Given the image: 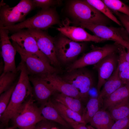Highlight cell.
I'll list each match as a JSON object with an SVG mask.
<instances>
[{
    "label": "cell",
    "mask_w": 129,
    "mask_h": 129,
    "mask_svg": "<svg viewBox=\"0 0 129 129\" xmlns=\"http://www.w3.org/2000/svg\"><path fill=\"white\" fill-rule=\"evenodd\" d=\"M17 69L20 72L18 82L13 92L11 100L5 111L0 117L5 125L18 110L27 97L33 95L32 88L30 83L29 74L24 63L21 61Z\"/></svg>",
    "instance_id": "cell-1"
},
{
    "label": "cell",
    "mask_w": 129,
    "mask_h": 129,
    "mask_svg": "<svg viewBox=\"0 0 129 129\" xmlns=\"http://www.w3.org/2000/svg\"><path fill=\"white\" fill-rule=\"evenodd\" d=\"M61 24L57 13L54 8L42 9L33 16L17 24L0 28L15 33L25 28L46 29L55 24Z\"/></svg>",
    "instance_id": "cell-2"
},
{
    "label": "cell",
    "mask_w": 129,
    "mask_h": 129,
    "mask_svg": "<svg viewBox=\"0 0 129 129\" xmlns=\"http://www.w3.org/2000/svg\"><path fill=\"white\" fill-rule=\"evenodd\" d=\"M33 95L29 97L11 119L18 129H33L39 122L46 120L42 115V107L34 103Z\"/></svg>",
    "instance_id": "cell-3"
},
{
    "label": "cell",
    "mask_w": 129,
    "mask_h": 129,
    "mask_svg": "<svg viewBox=\"0 0 129 129\" xmlns=\"http://www.w3.org/2000/svg\"><path fill=\"white\" fill-rule=\"evenodd\" d=\"M69 12L75 22L107 25L109 19L86 2V0L72 1Z\"/></svg>",
    "instance_id": "cell-4"
},
{
    "label": "cell",
    "mask_w": 129,
    "mask_h": 129,
    "mask_svg": "<svg viewBox=\"0 0 129 129\" xmlns=\"http://www.w3.org/2000/svg\"><path fill=\"white\" fill-rule=\"evenodd\" d=\"M75 25L88 29L95 35L106 40H112L126 48L129 47V35L123 27H117L107 25L74 22Z\"/></svg>",
    "instance_id": "cell-5"
},
{
    "label": "cell",
    "mask_w": 129,
    "mask_h": 129,
    "mask_svg": "<svg viewBox=\"0 0 129 129\" xmlns=\"http://www.w3.org/2000/svg\"><path fill=\"white\" fill-rule=\"evenodd\" d=\"M0 4V27H5L24 21L27 15L35 7L32 0H21L10 7L3 2Z\"/></svg>",
    "instance_id": "cell-6"
},
{
    "label": "cell",
    "mask_w": 129,
    "mask_h": 129,
    "mask_svg": "<svg viewBox=\"0 0 129 129\" xmlns=\"http://www.w3.org/2000/svg\"><path fill=\"white\" fill-rule=\"evenodd\" d=\"M118 44L115 42L113 44H106L102 47L92 45L91 50L71 64L68 68V71L89 65H94L106 56L117 52Z\"/></svg>",
    "instance_id": "cell-7"
},
{
    "label": "cell",
    "mask_w": 129,
    "mask_h": 129,
    "mask_svg": "<svg viewBox=\"0 0 129 129\" xmlns=\"http://www.w3.org/2000/svg\"><path fill=\"white\" fill-rule=\"evenodd\" d=\"M12 44L19 54L29 75L56 73L58 70L50 64L47 63L37 55L27 52L21 48L15 42Z\"/></svg>",
    "instance_id": "cell-8"
},
{
    "label": "cell",
    "mask_w": 129,
    "mask_h": 129,
    "mask_svg": "<svg viewBox=\"0 0 129 129\" xmlns=\"http://www.w3.org/2000/svg\"><path fill=\"white\" fill-rule=\"evenodd\" d=\"M62 34L57 38H54L55 51L59 61L66 63L74 60L81 53L84 49L85 45Z\"/></svg>",
    "instance_id": "cell-9"
},
{
    "label": "cell",
    "mask_w": 129,
    "mask_h": 129,
    "mask_svg": "<svg viewBox=\"0 0 129 129\" xmlns=\"http://www.w3.org/2000/svg\"><path fill=\"white\" fill-rule=\"evenodd\" d=\"M27 30L34 38L39 49L47 58L51 64L54 66H58L59 62L56 54L54 38L40 29H28Z\"/></svg>",
    "instance_id": "cell-10"
},
{
    "label": "cell",
    "mask_w": 129,
    "mask_h": 129,
    "mask_svg": "<svg viewBox=\"0 0 129 129\" xmlns=\"http://www.w3.org/2000/svg\"><path fill=\"white\" fill-rule=\"evenodd\" d=\"M62 79L72 85L79 91L81 99H86L88 92L92 86V78L91 74L83 68L71 71L65 75Z\"/></svg>",
    "instance_id": "cell-11"
},
{
    "label": "cell",
    "mask_w": 129,
    "mask_h": 129,
    "mask_svg": "<svg viewBox=\"0 0 129 129\" xmlns=\"http://www.w3.org/2000/svg\"><path fill=\"white\" fill-rule=\"evenodd\" d=\"M7 29L0 28V44L1 54L4 63V68L2 73L16 72L15 57L17 51L10 41Z\"/></svg>",
    "instance_id": "cell-12"
},
{
    "label": "cell",
    "mask_w": 129,
    "mask_h": 129,
    "mask_svg": "<svg viewBox=\"0 0 129 129\" xmlns=\"http://www.w3.org/2000/svg\"><path fill=\"white\" fill-rule=\"evenodd\" d=\"M118 59V55L117 52L106 56L94 65L93 68L97 71L98 73L97 88L99 93L101 87L116 69Z\"/></svg>",
    "instance_id": "cell-13"
},
{
    "label": "cell",
    "mask_w": 129,
    "mask_h": 129,
    "mask_svg": "<svg viewBox=\"0 0 129 129\" xmlns=\"http://www.w3.org/2000/svg\"><path fill=\"white\" fill-rule=\"evenodd\" d=\"M9 38L16 42L23 50L37 55L50 64L47 58L39 49L34 38L27 29H23L14 33L9 37Z\"/></svg>",
    "instance_id": "cell-14"
},
{
    "label": "cell",
    "mask_w": 129,
    "mask_h": 129,
    "mask_svg": "<svg viewBox=\"0 0 129 129\" xmlns=\"http://www.w3.org/2000/svg\"><path fill=\"white\" fill-rule=\"evenodd\" d=\"M29 78L33 86V97L41 105L46 103L57 92L49 82L37 75H29Z\"/></svg>",
    "instance_id": "cell-15"
},
{
    "label": "cell",
    "mask_w": 129,
    "mask_h": 129,
    "mask_svg": "<svg viewBox=\"0 0 129 129\" xmlns=\"http://www.w3.org/2000/svg\"><path fill=\"white\" fill-rule=\"evenodd\" d=\"M61 34L71 40L79 42L92 41L100 43L105 41V40L95 35H91L80 27L69 26L64 25L56 28Z\"/></svg>",
    "instance_id": "cell-16"
},
{
    "label": "cell",
    "mask_w": 129,
    "mask_h": 129,
    "mask_svg": "<svg viewBox=\"0 0 129 129\" xmlns=\"http://www.w3.org/2000/svg\"><path fill=\"white\" fill-rule=\"evenodd\" d=\"M37 75L49 82L57 91L65 95L81 99L79 92L72 85L63 80L56 73Z\"/></svg>",
    "instance_id": "cell-17"
},
{
    "label": "cell",
    "mask_w": 129,
    "mask_h": 129,
    "mask_svg": "<svg viewBox=\"0 0 129 129\" xmlns=\"http://www.w3.org/2000/svg\"><path fill=\"white\" fill-rule=\"evenodd\" d=\"M124 85L118 75V65L112 75L103 85V87L100 91L98 98L103 101L104 99L108 97Z\"/></svg>",
    "instance_id": "cell-18"
},
{
    "label": "cell",
    "mask_w": 129,
    "mask_h": 129,
    "mask_svg": "<svg viewBox=\"0 0 129 129\" xmlns=\"http://www.w3.org/2000/svg\"><path fill=\"white\" fill-rule=\"evenodd\" d=\"M41 106L42 114L46 120L57 122L68 128L71 127L61 117L50 98L46 103Z\"/></svg>",
    "instance_id": "cell-19"
},
{
    "label": "cell",
    "mask_w": 129,
    "mask_h": 129,
    "mask_svg": "<svg viewBox=\"0 0 129 129\" xmlns=\"http://www.w3.org/2000/svg\"><path fill=\"white\" fill-rule=\"evenodd\" d=\"M129 98V83L125 84L104 99L103 109H109L113 106Z\"/></svg>",
    "instance_id": "cell-20"
},
{
    "label": "cell",
    "mask_w": 129,
    "mask_h": 129,
    "mask_svg": "<svg viewBox=\"0 0 129 129\" xmlns=\"http://www.w3.org/2000/svg\"><path fill=\"white\" fill-rule=\"evenodd\" d=\"M114 123L109 113L103 109L99 110L89 122L91 125L97 129H110Z\"/></svg>",
    "instance_id": "cell-21"
},
{
    "label": "cell",
    "mask_w": 129,
    "mask_h": 129,
    "mask_svg": "<svg viewBox=\"0 0 129 129\" xmlns=\"http://www.w3.org/2000/svg\"><path fill=\"white\" fill-rule=\"evenodd\" d=\"M55 101L81 114L82 108L80 100L62 93L55 95Z\"/></svg>",
    "instance_id": "cell-22"
},
{
    "label": "cell",
    "mask_w": 129,
    "mask_h": 129,
    "mask_svg": "<svg viewBox=\"0 0 129 129\" xmlns=\"http://www.w3.org/2000/svg\"><path fill=\"white\" fill-rule=\"evenodd\" d=\"M111 118L114 121L129 115V98L113 106L108 109Z\"/></svg>",
    "instance_id": "cell-23"
},
{
    "label": "cell",
    "mask_w": 129,
    "mask_h": 129,
    "mask_svg": "<svg viewBox=\"0 0 129 129\" xmlns=\"http://www.w3.org/2000/svg\"><path fill=\"white\" fill-rule=\"evenodd\" d=\"M102 101L98 98H90L83 111L82 118L86 124L89 123L93 117L99 110Z\"/></svg>",
    "instance_id": "cell-24"
},
{
    "label": "cell",
    "mask_w": 129,
    "mask_h": 129,
    "mask_svg": "<svg viewBox=\"0 0 129 129\" xmlns=\"http://www.w3.org/2000/svg\"><path fill=\"white\" fill-rule=\"evenodd\" d=\"M52 102L64 119L66 118H69L78 122L86 124L83 120L82 115L81 114L55 100Z\"/></svg>",
    "instance_id": "cell-25"
},
{
    "label": "cell",
    "mask_w": 129,
    "mask_h": 129,
    "mask_svg": "<svg viewBox=\"0 0 129 129\" xmlns=\"http://www.w3.org/2000/svg\"><path fill=\"white\" fill-rule=\"evenodd\" d=\"M86 1L108 18L122 27V25L120 22L114 16L112 11L102 0H86Z\"/></svg>",
    "instance_id": "cell-26"
},
{
    "label": "cell",
    "mask_w": 129,
    "mask_h": 129,
    "mask_svg": "<svg viewBox=\"0 0 129 129\" xmlns=\"http://www.w3.org/2000/svg\"><path fill=\"white\" fill-rule=\"evenodd\" d=\"M8 72L2 73L0 77V94L3 93L13 85L16 79L17 72Z\"/></svg>",
    "instance_id": "cell-27"
},
{
    "label": "cell",
    "mask_w": 129,
    "mask_h": 129,
    "mask_svg": "<svg viewBox=\"0 0 129 129\" xmlns=\"http://www.w3.org/2000/svg\"><path fill=\"white\" fill-rule=\"evenodd\" d=\"M112 11L118 12L129 17V6L119 0H102Z\"/></svg>",
    "instance_id": "cell-28"
},
{
    "label": "cell",
    "mask_w": 129,
    "mask_h": 129,
    "mask_svg": "<svg viewBox=\"0 0 129 129\" xmlns=\"http://www.w3.org/2000/svg\"><path fill=\"white\" fill-rule=\"evenodd\" d=\"M16 84H13L8 89L0 94V117L5 111L9 104Z\"/></svg>",
    "instance_id": "cell-29"
},
{
    "label": "cell",
    "mask_w": 129,
    "mask_h": 129,
    "mask_svg": "<svg viewBox=\"0 0 129 129\" xmlns=\"http://www.w3.org/2000/svg\"><path fill=\"white\" fill-rule=\"evenodd\" d=\"M35 7L41 8L42 9L50 8L57 3V1L52 0H32Z\"/></svg>",
    "instance_id": "cell-30"
},
{
    "label": "cell",
    "mask_w": 129,
    "mask_h": 129,
    "mask_svg": "<svg viewBox=\"0 0 129 129\" xmlns=\"http://www.w3.org/2000/svg\"><path fill=\"white\" fill-rule=\"evenodd\" d=\"M129 115L114 122L110 129H129Z\"/></svg>",
    "instance_id": "cell-31"
},
{
    "label": "cell",
    "mask_w": 129,
    "mask_h": 129,
    "mask_svg": "<svg viewBox=\"0 0 129 129\" xmlns=\"http://www.w3.org/2000/svg\"><path fill=\"white\" fill-rule=\"evenodd\" d=\"M114 12L118 17L122 25L129 35V17L121 13L112 11Z\"/></svg>",
    "instance_id": "cell-32"
},
{
    "label": "cell",
    "mask_w": 129,
    "mask_h": 129,
    "mask_svg": "<svg viewBox=\"0 0 129 129\" xmlns=\"http://www.w3.org/2000/svg\"><path fill=\"white\" fill-rule=\"evenodd\" d=\"M54 126V124L52 121L45 120L38 123L33 129H51Z\"/></svg>",
    "instance_id": "cell-33"
},
{
    "label": "cell",
    "mask_w": 129,
    "mask_h": 129,
    "mask_svg": "<svg viewBox=\"0 0 129 129\" xmlns=\"http://www.w3.org/2000/svg\"><path fill=\"white\" fill-rule=\"evenodd\" d=\"M64 119L74 129H88L84 124L79 123L69 118Z\"/></svg>",
    "instance_id": "cell-34"
},
{
    "label": "cell",
    "mask_w": 129,
    "mask_h": 129,
    "mask_svg": "<svg viewBox=\"0 0 129 129\" xmlns=\"http://www.w3.org/2000/svg\"><path fill=\"white\" fill-rule=\"evenodd\" d=\"M99 94L97 88L92 86L88 91V96H89L90 98H97Z\"/></svg>",
    "instance_id": "cell-35"
},
{
    "label": "cell",
    "mask_w": 129,
    "mask_h": 129,
    "mask_svg": "<svg viewBox=\"0 0 129 129\" xmlns=\"http://www.w3.org/2000/svg\"><path fill=\"white\" fill-rule=\"evenodd\" d=\"M126 49V58L127 61L129 63V47L127 48Z\"/></svg>",
    "instance_id": "cell-36"
},
{
    "label": "cell",
    "mask_w": 129,
    "mask_h": 129,
    "mask_svg": "<svg viewBox=\"0 0 129 129\" xmlns=\"http://www.w3.org/2000/svg\"><path fill=\"white\" fill-rule=\"evenodd\" d=\"M17 128L16 126L13 125L12 126L7 128L4 129H14Z\"/></svg>",
    "instance_id": "cell-37"
},
{
    "label": "cell",
    "mask_w": 129,
    "mask_h": 129,
    "mask_svg": "<svg viewBox=\"0 0 129 129\" xmlns=\"http://www.w3.org/2000/svg\"><path fill=\"white\" fill-rule=\"evenodd\" d=\"M87 127L88 129H95L94 127L91 125H88L87 126Z\"/></svg>",
    "instance_id": "cell-38"
},
{
    "label": "cell",
    "mask_w": 129,
    "mask_h": 129,
    "mask_svg": "<svg viewBox=\"0 0 129 129\" xmlns=\"http://www.w3.org/2000/svg\"><path fill=\"white\" fill-rule=\"evenodd\" d=\"M51 129H59L55 126L53 127Z\"/></svg>",
    "instance_id": "cell-39"
},
{
    "label": "cell",
    "mask_w": 129,
    "mask_h": 129,
    "mask_svg": "<svg viewBox=\"0 0 129 129\" xmlns=\"http://www.w3.org/2000/svg\"><path fill=\"white\" fill-rule=\"evenodd\" d=\"M18 129V128H15V129Z\"/></svg>",
    "instance_id": "cell-40"
}]
</instances>
